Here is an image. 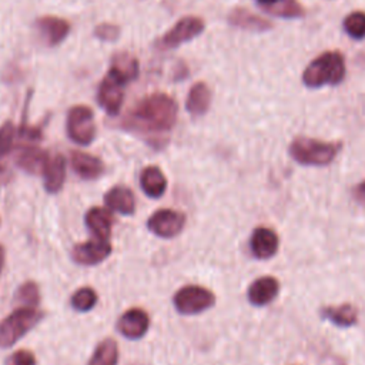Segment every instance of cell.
<instances>
[{
  "label": "cell",
  "mask_w": 365,
  "mask_h": 365,
  "mask_svg": "<svg viewBox=\"0 0 365 365\" xmlns=\"http://www.w3.org/2000/svg\"><path fill=\"white\" fill-rule=\"evenodd\" d=\"M175 120L177 104L164 93H154L144 97L131 114V124L143 131H168L175 124Z\"/></svg>",
  "instance_id": "6da1fadb"
},
{
  "label": "cell",
  "mask_w": 365,
  "mask_h": 365,
  "mask_svg": "<svg viewBox=\"0 0 365 365\" xmlns=\"http://www.w3.org/2000/svg\"><path fill=\"white\" fill-rule=\"evenodd\" d=\"M345 77V58L339 51H325L304 70L302 81L309 88L336 86Z\"/></svg>",
  "instance_id": "7a4b0ae2"
},
{
  "label": "cell",
  "mask_w": 365,
  "mask_h": 365,
  "mask_svg": "<svg viewBox=\"0 0 365 365\" xmlns=\"http://www.w3.org/2000/svg\"><path fill=\"white\" fill-rule=\"evenodd\" d=\"M342 144L321 141L311 137H297L289 144V155L302 165H328L339 154Z\"/></svg>",
  "instance_id": "3957f363"
},
{
  "label": "cell",
  "mask_w": 365,
  "mask_h": 365,
  "mask_svg": "<svg viewBox=\"0 0 365 365\" xmlns=\"http://www.w3.org/2000/svg\"><path fill=\"white\" fill-rule=\"evenodd\" d=\"M43 314L36 307H19L0 322V348H9L21 339Z\"/></svg>",
  "instance_id": "277c9868"
},
{
  "label": "cell",
  "mask_w": 365,
  "mask_h": 365,
  "mask_svg": "<svg viewBox=\"0 0 365 365\" xmlns=\"http://www.w3.org/2000/svg\"><path fill=\"white\" fill-rule=\"evenodd\" d=\"M175 309L182 315H195L210 309L215 304V295L201 285H185L173 298Z\"/></svg>",
  "instance_id": "5b68a950"
},
{
  "label": "cell",
  "mask_w": 365,
  "mask_h": 365,
  "mask_svg": "<svg viewBox=\"0 0 365 365\" xmlns=\"http://www.w3.org/2000/svg\"><path fill=\"white\" fill-rule=\"evenodd\" d=\"M67 134L80 144L88 145L96 137V123L93 110L87 106H74L67 114Z\"/></svg>",
  "instance_id": "8992f818"
},
{
  "label": "cell",
  "mask_w": 365,
  "mask_h": 365,
  "mask_svg": "<svg viewBox=\"0 0 365 365\" xmlns=\"http://www.w3.org/2000/svg\"><path fill=\"white\" fill-rule=\"evenodd\" d=\"M204 20L197 16H185L180 19L160 40V46L165 48L177 47L194 37L200 36L204 30Z\"/></svg>",
  "instance_id": "52a82bcc"
},
{
  "label": "cell",
  "mask_w": 365,
  "mask_h": 365,
  "mask_svg": "<svg viewBox=\"0 0 365 365\" xmlns=\"http://www.w3.org/2000/svg\"><path fill=\"white\" fill-rule=\"evenodd\" d=\"M185 225V215L171 208L155 211L147 221V228L163 238H173L178 235Z\"/></svg>",
  "instance_id": "ba28073f"
},
{
  "label": "cell",
  "mask_w": 365,
  "mask_h": 365,
  "mask_svg": "<svg viewBox=\"0 0 365 365\" xmlns=\"http://www.w3.org/2000/svg\"><path fill=\"white\" fill-rule=\"evenodd\" d=\"M123 86L124 83L120 81L115 76H113L108 71L98 87V93H97L98 104L110 115L118 114L123 106V100H124Z\"/></svg>",
  "instance_id": "9c48e42d"
},
{
  "label": "cell",
  "mask_w": 365,
  "mask_h": 365,
  "mask_svg": "<svg viewBox=\"0 0 365 365\" xmlns=\"http://www.w3.org/2000/svg\"><path fill=\"white\" fill-rule=\"evenodd\" d=\"M111 254V244L108 240L93 238L80 242L73 248V259L81 265H96L103 262Z\"/></svg>",
  "instance_id": "30bf717a"
},
{
  "label": "cell",
  "mask_w": 365,
  "mask_h": 365,
  "mask_svg": "<svg viewBox=\"0 0 365 365\" xmlns=\"http://www.w3.org/2000/svg\"><path fill=\"white\" fill-rule=\"evenodd\" d=\"M279 237L269 227H257L250 238V250L258 259H269L278 252Z\"/></svg>",
  "instance_id": "8fae6325"
},
{
  "label": "cell",
  "mask_w": 365,
  "mask_h": 365,
  "mask_svg": "<svg viewBox=\"0 0 365 365\" xmlns=\"http://www.w3.org/2000/svg\"><path fill=\"white\" fill-rule=\"evenodd\" d=\"M150 325L148 314L141 308H130L127 309L117 322L118 332L128 339L141 338Z\"/></svg>",
  "instance_id": "7c38bea8"
},
{
  "label": "cell",
  "mask_w": 365,
  "mask_h": 365,
  "mask_svg": "<svg viewBox=\"0 0 365 365\" xmlns=\"http://www.w3.org/2000/svg\"><path fill=\"white\" fill-rule=\"evenodd\" d=\"M279 292V281L272 275H264L254 279L247 291L250 304L255 307H265L272 302Z\"/></svg>",
  "instance_id": "4fadbf2b"
},
{
  "label": "cell",
  "mask_w": 365,
  "mask_h": 365,
  "mask_svg": "<svg viewBox=\"0 0 365 365\" xmlns=\"http://www.w3.org/2000/svg\"><path fill=\"white\" fill-rule=\"evenodd\" d=\"M36 27L48 46L60 44L70 33V23L56 16H43L37 19Z\"/></svg>",
  "instance_id": "5bb4252c"
},
{
  "label": "cell",
  "mask_w": 365,
  "mask_h": 365,
  "mask_svg": "<svg viewBox=\"0 0 365 365\" xmlns=\"http://www.w3.org/2000/svg\"><path fill=\"white\" fill-rule=\"evenodd\" d=\"M50 155L46 150L37 145H24L17 151V165L30 174H43Z\"/></svg>",
  "instance_id": "9a60e30c"
},
{
  "label": "cell",
  "mask_w": 365,
  "mask_h": 365,
  "mask_svg": "<svg viewBox=\"0 0 365 365\" xmlns=\"http://www.w3.org/2000/svg\"><path fill=\"white\" fill-rule=\"evenodd\" d=\"M71 167L84 180H96L104 174V163L91 154L83 151L71 153Z\"/></svg>",
  "instance_id": "2e32d148"
},
{
  "label": "cell",
  "mask_w": 365,
  "mask_h": 365,
  "mask_svg": "<svg viewBox=\"0 0 365 365\" xmlns=\"http://www.w3.org/2000/svg\"><path fill=\"white\" fill-rule=\"evenodd\" d=\"M104 204L108 210L123 215H131L135 210V198L130 188L125 185H115L104 194Z\"/></svg>",
  "instance_id": "e0dca14e"
},
{
  "label": "cell",
  "mask_w": 365,
  "mask_h": 365,
  "mask_svg": "<svg viewBox=\"0 0 365 365\" xmlns=\"http://www.w3.org/2000/svg\"><path fill=\"white\" fill-rule=\"evenodd\" d=\"M230 24L248 31H267L272 29V23L247 9L235 7L228 14Z\"/></svg>",
  "instance_id": "ac0fdd59"
},
{
  "label": "cell",
  "mask_w": 365,
  "mask_h": 365,
  "mask_svg": "<svg viewBox=\"0 0 365 365\" xmlns=\"http://www.w3.org/2000/svg\"><path fill=\"white\" fill-rule=\"evenodd\" d=\"M319 315L336 327L348 328L358 322V309L349 302L339 305H325L319 309Z\"/></svg>",
  "instance_id": "d6986e66"
},
{
  "label": "cell",
  "mask_w": 365,
  "mask_h": 365,
  "mask_svg": "<svg viewBox=\"0 0 365 365\" xmlns=\"http://www.w3.org/2000/svg\"><path fill=\"white\" fill-rule=\"evenodd\" d=\"M86 225L96 238L108 240L113 228V215L108 210L101 207H93L86 214Z\"/></svg>",
  "instance_id": "ffe728a7"
},
{
  "label": "cell",
  "mask_w": 365,
  "mask_h": 365,
  "mask_svg": "<svg viewBox=\"0 0 365 365\" xmlns=\"http://www.w3.org/2000/svg\"><path fill=\"white\" fill-rule=\"evenodd\" d=\"M66 180V161L60 154L50 155L46 168L43 171L44 188L47 192H58Z\"/></svg>",
  "instance_id": "44dd1931"
},
{
  "label": "cell",
  "mask_w": 365,
  "mask_h": 365,
  "mask_svg": "<svg viewBox=\"0 0 365 365\" xmlns=\"http://www.w3.org/2000/svg\"><path fill=\"white\" fill-rule=\"evenodd\" d=\"M141 190L150 198H160L167 188V178L157 165H148L140 175Z\"/></svg>",
  "instance_id": "7402d4cb"
},
{
  "label": "cell",
  "mask_w": 365,
  "mask_h": 365,
  "mask_svg": "<svg viewBox=\"0 0 365 365\" xmlns=\"http://www.w3.org/2000/svg\"><path fill=\"white\" fill-rule=\"evenodd\" d=\"M210 103H211L210 87L205 83L198 81L190 88V93L185 101V108L192 115H202L208 111Z\"/></svg>",
  "instance_id": "603a6c76"
},
{
  "label": "cell",
  "mask_w": 365,
  "mask_h": 365,
  "mask_svg": "<svg viewBox=\"0 0 365 365\" xmlns=\"http://www.w3.org/2000/svg\"><path fill=\"white\" fill-rule=\"evenodd\" d=\"M113 76H115L124 84L134 80L138 76L140 66L135 57L128 53H118L111 60V67L108 70Z\"/></svg>",
  "instance_id": "cb8c5ba5"
},
{
  "label": "cell",
  "mask_w": 365,
  "mask_h": 365,
  "mask_svg": "<svg viewBox=\"0 0 365 365\" xmlns=\"http://www.w3.org/2000/svg\"><path fill=\"white\" fill-rule=\"evenodd\" d=\"M118 346L113 338L103 339L94 349L88 365H117Z\"/></svg>",
  "instance_id": "d4e9b609"
},
{
  "label": "cell",
  "mask_w": 365,
  "mask_h": 365,
  "mask_svg": "<svg viewBox=\"0 0 365 365\" xmlns=\"http://www.w3.org/2000/svg\"><path fill=\"white\" fill-rule=\"evenodd\" d=\"M269 14L278 16V17H285V19H297L302 17L305 14L304 7L299 4L298 0H278L269 6L261 7Z\"/></svg>",
  "instance_id": "484cf974"
},
{
  "label": "cell",
  "mask_w": 365,
  "mask_h": 365,
  "mask_svg": "<svg viewBox=\"0 0 365 365\" xmlns=\"http://www.w3.org/2000/svg\"><path fill=\"white\" fill-rule=\"evenodd\" d=\"M97 292L90 287H81L71 295V307L78 312H87L97 304Z\"/></svg>",
  "instance_id": "4316f807"
},
{
  "label": "cell",
  "mask_w": 365,
  "mask_h": 365,
  "mask_svg": "<svg viewBox=\"0 0 365 365\" xmlns=\"http://www.w3.org/2000/svg\"><path fill=\"white\" fill-rule=\"evenodd\" d=\"M344 29L345 31L356 38H365V11H352L351 14H348L344 20Z\"/></svg>",
  "instance_id": "83f0119b"
},
{
  "label": "cell",
  "mask_w": 365,
  "mask_h": 365,
  "mask_svg": "<svg viewBox=\"0 0 365 365\" xmlns=\"http://www.w3.org/2000/svg\"><path fill=\"white\" fill-rule=\"evenodd\" d=\"M14 135H16V130L11 121H6L1 127H0V174L4 173V165H3V160L6 155H9V153L11 151L13 147V141H14Z\"/></svg>",
  "instance_id": "f1b7e54d"
},
{
  "label": "cell",
  "mask_w": 365,
  "mask_h": 365,
  "mask_svg": "<svg viewBox=\"0 0 365 365\" xmlns=\"http://www.w3.org/2000/svg\"><path fill=\"white\" fill-rule=\"evenodd\" d=\"M16 298L21 304V307H37L40 301L37 284L33 281H26L23 285H20Z\"/></svg>",
  "instance_id": "f546056e"
},
{
  "label": "cell",
  "mask_w": 365,
  "mask_h": 365,
  "mask_svg": "<svg viewBox=\"0 0 365 365\" xmlns=\"http://www.w3.org/2000/svg\"><path fill=\"white\" fill-rule=\"evenodd\" d=\"M94 36L103 41H114L120 36V27L113 23H101L94 29Z\"/></svg>",
  "instance_id": "4dcf8cb0"
},
{
  "label": "cell",
  "mask_w": 365,
  "mask_h": 365,
  "mask_svg": "<svg viewBox=\"0 0 365 365\" xmlns=\"http://www.w3.org/2000/svg\"><path fill=\"white\" fill-rule=\"evenodd\" d=\"M7 365H36V356L27 349H19L9 356Z\"/></svg>",
  "instance_id": "1f68e13d"
},
{
  "label": "cell",
  "mask_w": 365,
  "mask_h": 365,
  "mask_svg": "<svg viewBox=\"0 0 365 365\" xmlns=\"http://www.w3.org/2000/svg\"><path fill=\"white\" fill-rule=\"evenodd\" d=\"M352 197H354V200H355L358 204H361V205L365 207V180L361 181V182H358V184L354 187V190H352Z\"/></svg>",
  "instance_id": "d6a6232c"
},
{
  "label": "cell",
  "mask_w": 365,
  "mask_h": 365,
  "mask_svg": "<svg viewBox=\"0 0 365 365\" xmlns=\"http://www.w3.org/2000/svg\"><path fill=\"white\" fill-rule=\"evenodd\" d=\"M3 265H4V248L0 245V274H1Z\"/></svg>",
  "instance_id": "836d02e7"
},
{
  "label": "cell",
  "mask_w": 365,
  "mask_h": 365,
  "mask_svg": "<svg viewBox=\"0 0 365 365\" xmlns=\"http://www.w3.org/2000/svg\"><path fill=\"white\" fill-rule=\"evenodd\" d=\"M258 1V4L261 6V7H265V6H269V4H272V3H275V1H278V0H257Z\"/></svg>",
  "instance_id": "e575fe53"
}]
</instances>
